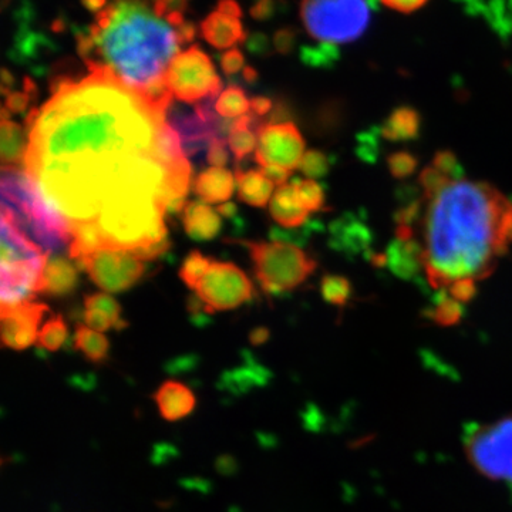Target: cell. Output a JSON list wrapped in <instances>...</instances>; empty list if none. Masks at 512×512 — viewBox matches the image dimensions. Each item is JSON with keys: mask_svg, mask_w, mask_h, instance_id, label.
<instances>
[{"mask_svg": "<svg viewBox=\"0 0 512 512\" xmlns=\"http://www.w3.org/2000/svg\"><path fill=\"white\" fill-rule=\"evenodd\" d=\"M63 79L26 117L23 170L69 231V256L138 252L167 239L183 214L191 165L167 111L103 67Z\"/></svg>", "mask_w": 512, "mask_h": 512, "instance_id": "1", "label": "cell"}, {"mask_svg": "<svg viewBox=\"0 0 512 512\" xmlns=\"http://www.w3.org/2000/svg\"><path fill=\"white\" fill-rule=\"evenodd\" d=\"M512 244V202L497 188L458 180L424 215V272L433 288L487 278Z\"/></svg>", "mask_w": 512, "mask_h": 512, "instance_id": "2", "label": "cell"}, {"mask_svg": "<svg viewBox=\"0 0 512 512\" xmlns=\"http://www.w3.org/2000/svg\"><path fill=\"white\" fill-rule=\"evenodd\" d=\"M180 28L157 12L154 0H113L89 33L77 36V46L87 67L109 70L168 113L174 96L165 73L183 45Z\"/></svg>", "mask_w": 512, "mask_h": 512, "instance_id": "3", "label": "cell"}, {"mask_svg": "<svg viewBox=\"0 0 512 512\" xmlns=\"http://www.w3.org/2000/svg\"><path fill=\"white\" fill-rule=\"evenodd\" d=\"M2 214L46 252L69 247V231L19 167H2Z\"/></svg>", "mask_w": 512, "mask_h": 512, "instance_id": "4", "label": "cell"}, {"mask_svg": "<svg viewBox=\"0 0 512 512\" xmlns=\"http://www.w3.org/2000/svg\"><path fill=\"white\" fill-rule=\"evenodd\" d=\"M49 252L20 231L2 214V262H0V301L2 306L32 301L42 285Z\"/></svg>", "mask_w": 512, "mask_h": 512, "instance_id": "5", "label": "cell"}, {"mask_svg": "<svg viewBox=\"0 0 512 512\" xmlns=\"http://www.w3.org/2000/svg\"><path fill=\"white\" fill-rule=\"evenodd\" d=\"M249 249L255 275L269 295L291 292L316 271L315 259L291 242H241Z\"/></svg>", "mask_w": 512, "mask_h": 512, "instance_id": "6", "label": "cell"}, {"mask_svg": "<svg viewBox=\"0 0 512 512\" xmlns=\"http://www.w3.org/2000/svg\"><path fill=\"white\" fill-rule=\"evenodd\" d=\"M301 18L313 39L342 45L363 35L370 12L366 0H302Z\"/></svg>", "mask_w": 512, "mask_h": 512, "instance_id": "7", "label": "cell"}, {"mask_svg": "<svg viewBox=\"0 0 512 512\" xmlns=\"http://www.w3.org/2000/svg\"><path fill=\"white\" fill-rule=\"evenodd\" d=\"M464 450L481 476L512 488V414L468 430Z\"/></svg>", "mask_w": 512, "mask_h": 512, "instance_id": "8", "label": "cell"}, {"mask_svg": "<svg viewBox=\"0 0 512 512\" xmlns=\"http://www.w3.org/2000/svg\"><path fill=\"white\" fill-rule=\"evenodd\" d=\"M165 84L175 99L188 104L215 100L222 87L210 57L198 46L174 57L165 73Z\"/></svg>", "mask_w": 512, "mask_h": 512, "instance_id": "9", "label": "cell"}, {"mask_svg": "<svg viewBox=\"0 0 512 512\" xmlns=\"http://www.w3.org/2000/svg\"><path fill=\"white\" fill-rule=\"evenodd\" d=\"M195 292L207 313L225 312L248 302L254 295V286L238 266L212 261Z\"/></svg>", "mask_w": 512, "mask_h": 512, "instance_id": "10", "label": "cell"}, {"mask_svg": "<svg viewBox=\"0 0 512 512\" xmlns=\"http://www.w3.org/2000/svg\"><path fill=\"white\" fill-rule=\"evenodd\" d=\"M90 279L107 292H123L140 281L146 271L144 261L134 252L124 249L103 248L76 261Z\"/></svg>", "mask_w": 512, "mask_h": 512, "instance_id": "11", "label": "cell"}, {"mask_svg": "<svg viewBox=\"0 0 512 512\" xmlns=\"http://www.w3.org/2000/svg\"><path fill=\"white\" fill-rule=\"evenodd\" d=\"M258 146L255 161L261 167L278 165L292 171L299 168L305 156V141L301 131L291 121L262 124L256 128Z\"/></svg>", "mask_w": 512, "mask_h": 512, "instance_id": "12", "label": "cell"}, {"mask_svg": "<svg viewBox=\"0 0 512 512\" xmlns=\"http://www.w3.org/2000/svg\"><path fill=\"white\" fill-rule=\"evenodd\" d=\"M49 311L45 303L23 302L2 306V343L5 348L25 350L39 338V323Z\"/></svg>", "mask_w": 512, "mask_h": 512, "instance_id": "13", "label": "cell"}, {"mask_svg": "<svg viewBox=\"0 0 512 512\" xmlns=\"http://www.w3.org/2000/svg\"><path fill=\"white\" fill-rule=\"evenodd\" d=\"M241 8L235 0H220L217 9L201 23V35L217 49H231L245 40Z\"/></svg>", "mask_w": 512, "mask_h": 512, "instance_id": "14", "label": "cell"}, {"mask_svg": "<svg viewBox=\"0 0 512 512\" xmlns=\"http://www.w3.org/2000/svg\"><path fill=\"white\" fill-rule=\"evenodd\" d=\"M161 417L167 421L183 420L194 412L195 394L191 392L190 387L175 380H167L158 387L153 396Z\"/></svg>", "mask_w": 512, "mask_h": 512, "instance_id": "15", "label": "cell"}, {"mask_svg": "<svg viewBox=\"0 0 512 512\" xmlns=\"http://www.w3.org/2000/svg\"><path fill=\"white\" fill-rule=\"evenodd\" d=\"M386 266L402 279H412L424 269V247L416 239L396 238L386 254Z\"/></svg>", "mask_w": 512, "mask_h": 512, "instance_id": "16", "label": "cell"}, {"mask_svg": "<svg viewBox=\"0 0 512 512\" xmlns=\"http://www.w3.org/2000/svg\"><path fill=\"white\" fill-rule=\"evenodd\" d=\"M221 215L207 202H187L183 211V224L188 237L194 241H211L220 234Z\"/></svg>", "mask_w": 512, "mask_h": 512, "instance_id": "17", "label": "cell"}, {"mask_svg": "<svg viewBox=\"0 0 512 512\" xmlns=\"http://www.w3.org/2000/svg\"><path fill=\"white\" fill-rule=\"evenodd\" d=\"M69 258L63 255L50 256L43 272L39 293L49 296H67L77 288L79 274Z\"/></svg>", "mask_w": 512, "mask_h": 512, "instance_id": "18", "label": "cell"}, {"mask_svg": "<svg viewBox=\"0 0 512 512\" xmlns=\"http://www.w3.org/2000/svg\"><path fill=\"white\" fill-rule=\"evenodd\" d=\"M269 211L276 224L285 229H296L306 224L309 211L303 207L292 184H285L276 190L269 202Z\"/></svg>", "mask_w": 512, "mask_h": 512, "instance_id": "19", "label": "cell"}, {"mask_svg": "<svg viewBox=\"0 0 512 512\" xmlns=\"http://www.w3.org/2000/svg\"><path fill=\"white\" fill-rule=\"evenodd\" d=\"M234 175L225 168L211 167L198 175L194 192L207 204H221L234 194Z\"/></svg>", "mask_w": 512, "mask_h": 512, "instance_id": "20", "label": "cell"}, {"mask_svg": "<svg viewBox=\"0 0 512 512\" xmlns=\"http://www.w3.org/2000/svg\"><path fill=\"white\" fill-rule=\"evenodd\" d=\"M235 183L238 187L239 200L256 208H264L274 197V183L268 180L261 171L237 170Z\"/></svg>", "mask_w": 512, "mask_h": 512, "instance_id": "21", "label": "cell"}, {"mask_svg": "<svg viewBox=\"0 0 512 512\" xmlns=\"http://www.w3.org/2000/svg\"><path fill=\"white\" fill-rule=\"evenodd\" d=\"M330 232H332V247L339 251L357 254L369 247V229L355 218H340L333 222Z\"/></svg>", "mask_w": 512, "mask_h": 512, "instance_id": "22", "label": "cell"}, {"mask_svg": "<svg viewBox=\"0 0 512 512\" xmlns=\"http://www.w3.org/2000/svg\"><path fill=\"white\" fill-rule=\"evenodd\" d=\"M421 116L412 107H399L389 114L382 126V137L393 143L414 140L419 137Z\"/></svg>", "mask_w": 512, "mask_h": 512, "instance_id": "23", "label": "cell"}, {"mask_svg": "<svg viewBox=\"0 0 512 512\" xmlns=\"http://www.w3.org/2000/svg\"><path fill=\"white\" fill-rule=\"evenodd\" d=\"M0 141H2V167H19L25 163L28 151V138L23 134V128L18 123L3 119L0 124Z\"/></svg>", "mask_w": 512, "mask_h": 512, "instance_id": "24", "label": "cell"}, {"mask_svg": "<svg viewBox=\"0 0 512 512\" xmlns=\"http://www.w3.org/2000/svg\"><path fill=\"white\" fill-rule=\"evenodd\" d=\"M74 346L89 362L97 363V365L109 357V339L103 333L96 332L87 326H77L76 333H74Z\"/></svg>", "mask_w": 512, "mask_h": 512, "instance_id": "25", "label": "cell"}, {"mask_svg": "<svg viewBox=\"0 0 512 512\" xmlns=\"http://www.w3.org/2000/svg\"><path fill=\"white\" fill-rule=\"evenodd\" d=\"M252 124H254L252 114L239 117V119H235L234 127L229 133L228 146L237 161L244 160L258 146V136H256V131L252 130Z\"/></svg>", "mask_w": 512, "mask_h": 512, "instance_id": "26", "label": "cell"}, {"mask_svg": "<svg viewBox=\"0 0 512 512\" xmlns=\"http://www.w3.org/2000/svg\"><path fill=\"white\" fill-rule=\"evenodd\" d=\"M214 109L222 119H239L251 110V101L239 86H229L215 101Z\"/></svg>", "mask_w": 512, "mask_h": 512, "instance_id": "27", "label": "cell"}, {"mask_svg": "<svg viewBox=\"0 0 512 512\" xmlns=\"http://www.w3.org/2000/svg\"><path fill=\"white\" fill-rule=\"evenodd\" d=\"M320 292L329 305L343 308L352 298L353 286L345 276L326 275L323 276L322 284H320Z\"/></svg>", "mask_w": 512, "mask_h": 512, "instance_id": "28", "label": "cell"}, {"mask_svg": "<svg viewBox=\"0 0 512 512\" xmlns=\"http://www.w3.org/2000/svg\"><path fill=\"white\" fill-rule=\"evenodd\" d=\"M67 336H69V329H67L62 316L59 315L47 320L43 325L37 343H39L40 348L47 350V352H57L66 343Z\"/></svg>", "mask_w": 512, "mask_h": 512, "instance_id": "29", "label": "cell"}, {"mask_svg": "<svg viewBox=\"0 0 512 512\" xmlns=\"http://www.w3.org/2000/svg\"><path fill=\"white\" fill-rule=\"evenodd\" d=\"M84 308L103 313L113 322L114 328L117 330L127 326L126 320L121 318L120 303L107 293H94V295L87 296L84 299Z\"/></svg>", "mask_w": 512, "mask_h": 512, "instance_id": "30", "label": "cell"}, {"mask_svg": "<svg viewBox=\"0 0 512 512\" xmlns=\"http://www.w3.org/2000/svg\"><path fill=\"white\" fill-rule=\"evenodd\" d=\"M212 261L207 256L201 254L200 251H192L187 258L184 259L183 266L180 269V278L183 279L185 285L190 289L197 288L198 282L207 274L208 268Z\"/></svg>", "mask_w": 512, "mask_h": 512, "instance_id": "31", "label": "cell"}, {"mask_svg": "<svg viewBox=\"0 0 512 512\" xmlns=\"http://www.w3.org/2000/svg\"><path fill=\"white\" fill-rule=\"evenodd\" d=\"M292 185L306 210L309 212L323 210V207H325V191H323L322 185L316 183L315 180H309V178L295 180Z\"/></svg>", "mask_w": 512, "mask_h": 512, "instance_id": "32", "label": "cell"}, {"mask_svg": "<svg viewBox=\"0 0 512 512\" xmlns=\"http://www.w3.org/2000/svg\"><path fill=\"white\" fill-rule=\"evenodd\" d=\"M419 160L409 151H396L387 157V168L396 180H406L416 173Z\"/></svg>", "mask_w": 512, "mask_h": 512, "instance_id": "33", "label": "cell"}, {"mask_svg": "<svg viewBox=\"0 0 512 512\" xmlns=\"http://www.w3.org/2000/svg\"><path fill=\"white\" fill-rule=\"evenodd\" d=\"M299 170L309 180L325 177L330 171V158L319 150H308L303 156Z\"/></svg>", "mask_w": 512, "mask_h": 512, "instance_id": "34", "label": "cell"}, {"mask_svg": "<svg viewBox=\"0 0 512 512\" xmlns=\"http://www.w3.org/2000/svg\"><path fill=\"white\" fill-rule=\"evenodd\" d=\"M463 303L457 302L450 295L444 296L434 308L431 318L441 326H453L463 318Z\"/></svg>", "mask_w": 512, "mask_h": 512, "instance_id": "35", "label": "cell"}, {"mask_svg": "<svg viewBox=\"0 0 512 512\" xmlns=\"http://www.w3.org/2000/svg\"><path fill=\"white\" fill-rule=\"evenodd\" d=\"M419 180L421 190H423L429 200H433L447 185L453 183V180H450L447 175L441 173V171L437 170V168L433 167L431 164L429 167L423 168Z\"/></svg>", "mask_w": 512, "mask_h": 512, "instance_id": "36", "label": "cell"}, {"mask_svg": "<svg viewBox=\"0 0 512 512\" xmlns=\"http://www.w3.org/2000/svg\"><path fill=\"white\" fill-rule=\"evenodd\" d=\"M431 165L436 167L437 170L441 171L444 175H447L450 180H463V178H461L463 173H461L460 164H458L457 157L454 156L451 151H439V153L434 156L433 163H431Z\"/></svg>", "mask_w": 512, "mask_h": 512, "instance_id": "37", "label": "cell"}, {"mask_svg": "<svg viewBox=\"0 0 512 512\" xmlns=\"http://www.w3.org/2000/svg\"><path fill=\"white\" fill-rule=\"evenodd\" d=\"M476 282L474 279H460L448 286V295L460 303L473 301L474 296L477 295Z\"/></svg>", "mask_w": 512, "mask_h": 512, "instance_id": "38", "label": "cell"}, {"mask_svg": "<svg viewBox=\"0 0 512 512\" xmlns=\"http://www.w3.org/2000/svg\"><path fill=\"white\" fill-rule=\"evenodd\" d=\"M228 141L225 138H215L207 151V161L212 167L224 168L228 164L229 154L227 150Z\"/></svg>", "mask_w": 512, "mask_h": 512, "instance_id": "39", "label": "cell"}, {"mask_svg": "<svg viewBox=\"0 0 512 512\" xmlns=\"http://www.w3.org/2000/svg\"><path fill=\"white\" fill-rule=\"evenodd\" d=\"M35 94L26 92H12L6 96L5 107L8 109L9 113L13 114H23L26 110H28L30 100Z\"/></svg>", "mask_w": 512, "mask_h": 512, "instance_id": "40", "label": "cell"}, {"mask_svg": "<svg viewBox=\"0 0 512 512\" xmlns=\"http://www.w3.org/2000/svg\"><path fill=\"white\" fill-rule=\"evenodd\" d=\"M244 64V55H242L238 49L228 50V52L224 53L221 57L222 70H224V73L228 74V76H234V74L241 72V70L244 69Z\"/></svg>", "mask_w": 512, "mask_h": 512, "instance_id": "41", "label": "cell"}, {"mask_svg": "<svg viewBox=\"0 0 512 512\" xmlns=\"http://www.w3.org/2000/svg\"><path fill=\"white\" fill-rule=\"evenodd\" d=\"M84 322L87 328L96 330V332L104 333L114 328L113 322L101 312L92 311V309H84Z\"/></svg>", "mask_w": 512, "mask_h": 512, "instance_id": "42", "label": "cell"}, {"mask_svg": "<svg viewBox=\"0 0 512 512\" xmlns=\"http://www.w3.org/2000/svg\"><path fill=\"white\" fill-rule=\"evenodd\" d=\"M259 171H261L271 183L279 185V187L288 184L286 181H288L289 175H291V171L278 167V165H265V167H261Z\"/></svg>", "mask_w": 512, "mask_h": 512, "instance_id": "43", "label": "cell"}, {"mask_svg": "<svg viewBox=\"0 0 512 512\" xmlns=\"http://www.w3.org/2000/svg\"><path fill=\"white\" fill-rule=\"evenodd\" d=\"M427 0H382L384 6L396 12L410 13L424 6Z\"/></svg>", "mask_w": 512, "mask_h": 512, "instance_id": "44", "label": "cell"}, {"mask_svg": "<svg viewBox=\"0 0 512 512\" xmlns=\"http://www.w3.org/2000/svg\"><path fill=\"white\" fill-rule=\"evenodd\" d=\"M272 106H274V103L268 97H254L251 100V114L256 117H264L272 110Z\"/></svg>", "mask_w": 512, "mask_h": 512, "instance_id": "45", "label": "cell"}, {"mask_svg": "<svg viewBox=\"0 0 512 512\" xmlns=\"http://www.w3.org/2000/svg\"><path fill=\"white\" fill-rule=\"evenodd\" d=\"M275 46L279 53L291 52L293 46V35L288 30H282V32L276 33Z\"/></svg>", "mask_w": 512, "mask_h": 512, "instance_id": "46", "label": "cell"}, {"mask_svg": "<svg viewBox=\"0 0 512 512\" xmlns=\"http://www.w3.org/2000/svg\"><path fill=\"white\" fill-rule=\"evenodd\" d=\"M274 12V6H272V0H259L258 3L251 9L252 16L256 19L268 18L271 13Z\"/></svg>", "mask_w": 512, "mask_h": 512, "instance_id": "47", "label": "cell"}, {"mask_svg": "<svg viewBox=\"0 0 512 512\" xmlns=\"http://www.w3.org/2000/svg\"><path fill=\"white\" fill-rule=\"evenodd\" d=\"M268 339L269 330L266 328H256L252 330L251 335H249V340H251V343L254 346L264 345Z\"/></svg>", "mask_w": 512, "mask_h": 512, "instance_id": "48", "label": "cell"}, {"mask_svg": "<svg viewBox=\"0 0 512 512\" xmlns=\"http://www.w3.org/2000/svg\"><path fill=\"white\" fill-rule=\"evenodd\" d=\"M84 8L90 12L100 13L101 10L107 8V0H82Z\"/></svg>", "mask_w": 512, "mask_h": 512, "instance_id": "49", "label": "cell"}, {"mask_svg": "<svg viewBox=\"0 0 512 512\" xmlns=\"http://www.w3.org/2000/svg\"><path fill=\"white\" fill-rule=\"evenodd\" d=\"M218 214L221 215V217L225 218H235L237 217V205L232 204V202H227V204H222L220 207H218L217 210Z\"/></svg>", "mask_w": 512, "mask_h": 512, "instance_id": "50", "label": "cell"}, {"mask_svg": "<svg viewBox=\"0 0 512 512\" xmlns=\"http://www.w3.org/2000/svg\"><path fill=\"white\" fill-rule=\"evenodd\" d=\"M245 80H248V82H254L256 80V77H258V74H256L255 70L252 69V67H247L244 72Z\"/></svg>", "mask_w": 512, "mask_h": 512, "instance_id": "51", "label": "cell"}]
</instances>
